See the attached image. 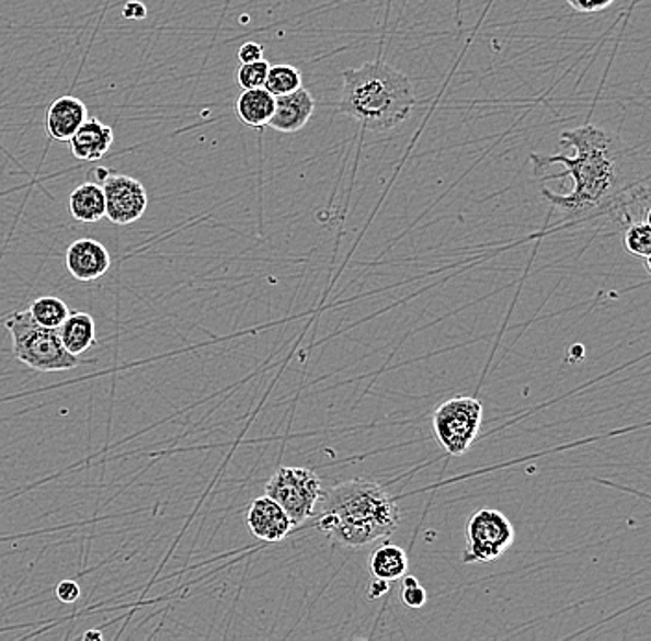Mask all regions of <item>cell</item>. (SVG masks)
<instances>
[{"label": "cell", "instance_id": "obj_23", "mask_svg": "<svg viewBox=\"0 0 651 641\" xmlns=\"http://www.w3.org/2000/svg\"><path fill=\"white\" fill-rule=\"evenodd\" d=\"M567 4L578 13H599L609 10L615 0H567Z\"/></svg>", "mask_w": 651, "mask_h": 641}, {"label": "cell", "instance_id": "obj_25", "mask_svg": "<svg viewBox=\"0 0 651 641\" xmlns=\"http://www.w3.org/2000/svg\"><path fill=\"white\" fill-rule=\"evenodd\" d=\"M263 50H265V48H263V45H260V43H244L243 47L239 48L237 58L241 61V66H243V64H252V61H260V59H263Z\"/></svg>", "mask_w": 651, "mask_h": 641}, {"label": "cell", "instance_id": "obj_6", "mask_svg": "<svg viewBox=\"0 0 651 641\" xmlns=\"http://www.w3.org/2000/svg\"><path fill=\"white\" fill-rule=\"evenodd\" d=\"M483 424V405L478 398L457 396L435 409L432 416L433 433L438 444L452 457L467 454Z\"/></svg>", "mask_w": 651, "mask_h": 641}, {"label": "cell", "instance_id": "obj_1", "mask_svg": "<svg viewBox=\"0 0 651 641\" xmlns=\"http://www.w3.org/2000/svg\"><path fill=\"white\" fill-rule=\"evenodd\" d=\"M562 147L574 150V156L532 153L535 172L545 171L548 165H562L564 171L548 174L546 182L570 176L574 188L567 195H557L542 188V196L551 206L564 213V217L581 220L613 207L624 191L621 176V150L618 142L594 124H583L575 130L562 131Z\"/></svg>", "mask_w": 651, "mask_h": 641}, {"label": "cell", "instance_id": "obj_14", "mask_svg": "<svg viewBox=\"0 0 651 641\" xmlns=\"http://www.w3.org/2000/svg\"><path fill=\"white\" fill-rule=\"evenodd\" d=\"M276 96L269 93L265 88L243 89L236 102L237 117L249 128H265L273 117Z\"/></svg>", "mask_w": 651, "mask_h": 641}, {"label": "cell", "instance_id": "obj_10", "mask_svg": "<svg viewBox=\"0 0 651 641\" xmlns=\"http://www.w3.org/2000/svg\"><path fill=\"white\" fill-rule=\"evenodd\" d=\"M247 525L258 540L271 541V543L284 540L293 530L289 516L269 495L258 497L250 503Z\"/></svg>", "mask_w": 651, "mask_h": 641}, {"label": "cell", "instance_id": "obj_5", "mask_svg": "<svg viewBox=\"0 0 651 641\" xmlns=\"http://www.w3.org/2000/svg\"><path fill=\"white\" fill-rule=\"evenodd\" d=\"M320 477L309 468L284 466L274 473L265 487V495L276 501L289 516L293 527L313 518L322 497Z\"/></svg>", "mask_w": 651, "mask_h": 641}, {"label": "cell", "instance_id": "obj_21", "mask_svg": "<svg viewBox=\"0 0 651 641\" xmlns=\"http://www.w3.org/2000/svg\"><path fill=\"white\" fill-rule=\"evenodd\" d=\"M269 67H271V64L265 61V59L252 61V64H243V66L239 67V71H237V83L243 89L263 88Z\"/></svg>", "mask_w": 651, "mask_h": 641}, {"label": "cell", "instance_id": "obj_4", "mask_svg": "<svg viewBox=\"0 0 651 641\" xmlns=\"http://www.w3.org/2000/svg\"><path fill=\"white\" fill-rule=\"evenodd\" d=\"M4 325L12 335L13 355L32 370L47 374L72 370L80 365L77 355L67 352L58 330L37 324L28 311L13 312Z\"/></svg>", "mask_w": 651, "mask_h": 641}, {"label": "cell", "instance_id": "obj_15", "mask_svg": "<svg viewBox=\"0 0 651 641\" xmlns=\"http://www.w3.org/2000/svg\"><path fill=\"white\" fill-rule=\"evenodd\" d=\"M71 217L78 222L93 224L106 217V201L102 187L95 182L78 185L67 202Z\"/></svg>", "mask_w": 651, "mask_h": 641}, {"label": "cell", "instance_id": "obj_8", "mask_svg": "<svg viewBox=\"0 0 651 641\" xmlns=\"http://www.w3.org/2000/svg\"><path fill=\"white\" fill-rule=\"evenodd\" d=\"M99 185L106 201V218L117 226H128L139 220L148 207L147 188L136 178L121 172H96Z\"/></svg>", "mask_w": 651, "mask_h": 641}, {"label": "cell", "instance_id": "obj_26", "mask_svg": "<svg viewBox=\"0 0 651 641\" xmlns=\"http://www.w3.org/2000/svg\"><path fill=\"white\" fill-rule=\"evenodd\" d=\"M123 15H125L126 19H130V21H139V19L147 15V8L142 7L141 2L132 0V2L126 4L125 10H123Z\"/></svg>", "mask_w": 651, "mask_h": 641}, {"label": "cell", "instance_id": "obj_3", "mask_svg": "<svg viewBox=\"0 0 651 641\" xmlns=\"http://www.w3.org/2000/svg\"><path fill=\"white\" fill-rule=\"evenodd\" d=\"M414 104L411 80L384 59L343 71L339 112L357 121L365 130H395L408 121Z\"/></svg>", "mask_w": 651, "mask_h": 641}, {"label": "cell", "instance_id": "obj_18", "mask_svg": "<svg viewBox=\"0 0 651 641\" xmlns=\"http://www.w3.org/2000/svg\"><path fill=\"white\" fill-rule=\"evenodd\" d=\"M28 312L30 317L34 318V322L43 328L58 330L71 311H69L66 301L59 300L56 296H43V298L32 301Z\"/></svg>", "mask_w": 651, "mask_h": 641}, {"label": "cell", "instance_id": "obj_13", "mask_svg": "<svg viewBox=\"0 0 651 641\" xmlns=\"http://www.w3.org/2000/svg\"><path fill=\"white\" fill-rule=\"evenodd\" d=\"M113 130L99 118H85V123L78 128L77 134L69 139V148L75 158L80 161H99L106 158L112 150Z\"/></svg>", "mask_w": 651, "mask_h": 641}, {"label": "cell", "instance_id": "obj_11", "mask_svg": "<svg viewBox=\"0 0 651 641\" xmlns=\"http://www.w3.org/2000/svg\"><path fill=\"white\" fill-rule=\"evenodd\" d=\"M315 113L313 94L308 89H296L293 93L276 96L274 113L269 126L282 134H296L306 128Z\"/></svg>", "mask_w": 651, "mask_h": 641}, {"label": "cell", "instance_id": "obj_2", "mask_svg": "<svg viewBox=\"0 0 651 641\" xmlns=\"http://www.w3.org/2000/svg\"><path fill=\"white\" fill-rule=\"evenodd\" d=\"M317 527L350 549H363L389 538L402 514L397 500L373 479H349L322 492Z\"/></svg>", "mask_w": 651, "mask_h": 641}, {"label": "cell", "instance_id": "obj_19", "mask_svg": "<svg viewBox=\"0 0 651 641\" xmlns=\"http://www.w3.org/2000/svg\"><path fill=\"white\" fill-rule=\"evenodd\" d=\"M624 247L637 260L644 261L646 268L650 271L651 226L648 217L644 220H628L624 231Z\"/></svg>", "mask_w": 651, "mask_h": 641}, {"label": "cell", "instance_id": "obj_20", "mask_svg": "<svg viewBox=\"0 0 651 641\" xmlns=\"http://www.w3.org/2000/svg\"><path fill=\"white\" fill-rule=\"evenodd\" d=\"M263 88L274 96L289 94L296 89L302 88V72L293 66H271L266 72L265 85Z\"/></svg>", "mask_w": 651, "mask_h": 641}, {"label": "cell", "instance_id": "obj_28", "mask_svg": "<svg viewBox=\"0 0 651 641\" xmlns=\"http://www.w3.org/2000/svg\"><path fill=\"white\" fill-rule=\"evenodd\" d=\"M83 640L101 641L102 632H99V630H89V632H85V634H83Z\"/></svg>", "mask_w": 651, "mask_h": 641}, {"label": "cell", "instance_id": "obj_27", "mask_svg": "<svg viewBox=\"0 0 651 641\" xmlns=\"http://www.w3.org/2000/svg\"><path fill=\"white\" fill-rule=\"evenodd\" d=\"M387 590H389V583L374 579V583H370V588H368V599H378L381 595L387 594Z\"/></svg>", "mask_w": 651, "mask_h": 641}, {"label": "cell", "instance_id": "obj_7", "mask_svg": "<svg viewBox=\"0 0 651 641\" xmlns=\"http://www.w3.org/2000/svg\"><path fill=\"white\" fill-rule=\"evenodd\" d=\"M516 540L515 527L503 512L480 508L467 522V546L462 564H483L507 553Z\"/></svg>", "mask_w": 651, "mask_h": 641}, {"label": "cell", "instance_id": "obj_9", "mask_svg": "<svg viewBox=\"0 0 651 641\" xmlns=\"http://www.w3.org/2000/svg\"><path fill=\"white\" fill-rule=\"evenodd\" d=\"M66 266L78 282H96L106 276L112 257L106 247L95 239H78L67 248Z\"/></svg>", "mask_w": 651, "mask_h": 641}, {"label": "cell", "instance_id": "obj_24", "mask_svg": "<svg viewBox=\"0 0 651 641\" xmlns=\"http://www.w3.org/2000/svg\"><path fill=\"white\" fill-rule=\"evenodd\" d=\"M80 594H82V590L78 586V583L75 581H61V583L56 586V597H58L61 603H66V605H72V603H77L80 599Z\"/></svg>", "mask_w": 651, "mask_h": 641}, {"label": "cell", "instance_id": "obj_22", "mask_svg": "<svg viewBox=\"0 0 651 641\" xmlns=\"http://www.w3.org/2000/svg\"><path fill=\"white\" fill-rule=\"evenodd\" d=\"M403 605L419 610L427 603L426 590L422 588L421 584H411V586H403L402 588Z\"/></svg>", "mask_w": 651, "mask_h": 641}, {"label": "cell", "instance_id": "obj_16", "mask_svg": "<svg viewBox=\"0 0 651 641\" xmlns=\"http://www.w3.org/2000/svg\"><path fill=\"white\" fill-rule=\"evenodd\" d=\"M95 320L88 312H69L66 322L59 325V339L64 342L67 352L72 355H82L96 342Z\"/></svg>", "mask_w": 651, "mask_h": 641}, {"label": "cell", "instance_id": "obj_17", "mask_svg": "<svg viewBox=\"0 0 651 641\" xmlns=\"http://www.w3.org/2000/svg\"><path fill=\"white\" fill-rule=\"evenodd\" d=\"M409 560L406 549L395 543H384L368 559V571L374 579L385 581V583H395L400 581L408 573Z\"/></svg>", "mask_w": 651, "mask_h": 641}, {"label": "cell", "instance_id": "obj_12", "mask_svg": "<svg viewBox=\"0 0 651 641\" xmlns=\"http://www.w3.org/2000/svg\"><path fill=\"white\" fill-rule=\"evenodd\" d=\"M88 118V107L77 96H59L48 107L47 131L53 141L69 142Z\"/></svg>", "mask_w": 651, "mask_h": 641}]
</instances>
